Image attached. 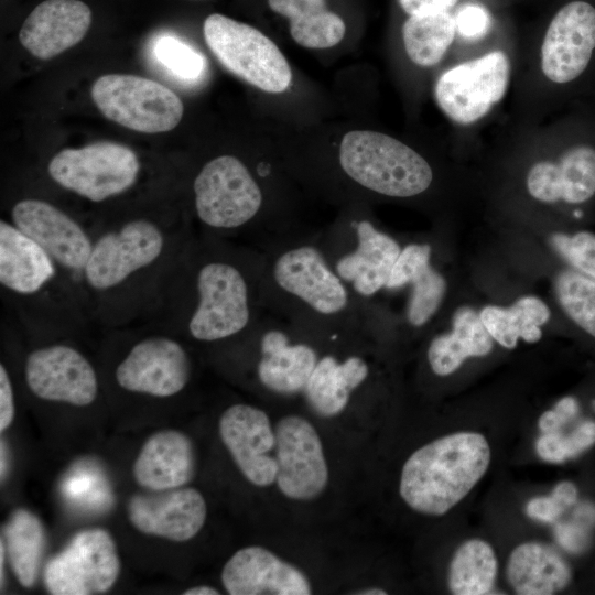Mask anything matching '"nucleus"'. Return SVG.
Returning <instances> with one entry per match:
<instances>
[{"instance_id": "41", "label": "nucleus", "mask_w": 595, "mask_h": 595, "mask_svg": "<svg viewBox=\"0 0 595 595\" xmlns=\"http://www.w3.org/2000/svg\"><path fill=\"white\" fill-rule=\"evenodd\" d=\"M578 413V403L572 397H564L556 402L552 410L541 414L538 426L543 433L559 431Z\"/></svg>"}, {"instance_id": "20", "label": "nucleus", "mask_w": 595, "mask_h": 595, "mask_svg": "<svg viewBox=\"0 0 595 595\" xmlns=\"http://www.w3.org/2000/svg\"><path fill=\"white\" fill-rule=\"evenodd\" d=\"M273 277L279 286L317 313L336 314L348 304V292L342 279L312 246H301L281 255L274 263Z\"/></svg>"}, {"instance_id": "14", "label": "nucleus", "mask_w": 595, "mask_h": 595, "mask_svg": "<svg viewBox=\"0 0 595 595\" xmlns=\"http://www.w3.org/2000/svg\"><path fill=\"white\" fill-rule=\"evenodd\" d=\"M119 574L120 559L112 537L104 529H87L50 559L44 584L53 595L100 594L115 585Z\"/></svg>"}, {"instance_id": "4", "label": "nucleus", "mask_w": 595, "mask_h": 595, "mask_svg": "<svg viewBox=\"0 0 595 595\" xmlns=\"http://www.w3.org/2000/svg\"><path fill=\"white\" fill-rule=\"evenodd\" d=\"M490 459L489 443L478 432L439 437L414 451L403 464L400 496L419 513L445 515L484 477Z\"/></svg>"}, {"instance_id": "27", "label": "nucleus", "mask_w": 595, "mask_h": 595, "mask_svg": "<svg viewBox=\"0 0 595 595\" xmlns=\"http://www.w3.org/2000/svg\"><path fill=\"white\" fill-rule=\"evenodd\" d=\"M493 340L479 313L469 306L459 307L453 315L452 331L431 342L428 349L430 367L437 376L452 375L467 358L488 355Z\"/></svg>"}, {"instance_id": "49", "label": "nucleus", "mask_w": 595, "mask_h": 595, "mask_svg": "<svg viewBox=\"0 0 595 595\" xmlns=\"http://www.w3.org/2000/svg\"><path fill=\"white\" fill-rule=\"evenodd\" d=\"M356 594H359V595H386L387 592L382 588H377V587H370V588H366L361 592H357Z\"/></svg>"}, {"instance_id": "21", "label": "nucleus", "mask_w": 595, "mask_h": 595, "mask_svg": "<svg viewBox=\"0 0 595 595\" xmlns=\"http://www.w3.org/2000/svg\"><path fill=\"white\" fill-rule=\"evenodd\" d=\"M221 582L230 595H310L311 583L299 567L271 551L250 545L225 563Z\"/></svg>"}, {"instance_id": "45", "label": "nucleus", "mask_w": 595, "mask_h": 595, "mask_svg": "<svg viewBox=\"0 0 595 595\" xmlns=\"http://www.w3.org/2000/svg\"><path fill=\"white\" fill-rule=\"evenodd\" d=\"M551 495L565 508H569L576 502L577 488L573 483L564 480L555 485Z\"/></svg>"}, {"instance_id": "2", "label": "nucleus", "mask_w": 595, "mask_h": 595, "mask_svg": "<svg viewBox=\"0 0 595 595\" xmlns=\"http://www.w3.org/2000/svg\"><path fill=\"white\" fill-rule=\"evenodd\" d=\"M250 321V288L244 270L224 256H199L191 238L147 322L196 342L216 343L239 335Z\"/></svg>"}, {"instance_id": "24", "label": "nucleus", "mask_w": 595, "mask_h": 595, "mask_svg": "<svg viewBox=\"0 0 595 595\" xmlns=\"http://www.w3.org/2000/svg\"><path fill=\"white\" fill-rule=\"evenodd\" d=\"M357 247L336 263V273L351 282L357 293L370 296L386 288L401 251L399 244L368 220L356 225Z\"/></svg>"}, {"instance_id": "44", "label": "nucleus", "mask_w": 595, "mask_h": 595, "mask_svg": "<svg viewBox=\"0 0 595 595\" xmlns=\"http://www.w3.org/2000/svg\"><path fill=\"white\" fill-rule=\"evenodd\" d=\"M409 15L450 11L458 0H398Z\"/></svg>"}, {"instance_id": "34", "label": "nucleus", "mask_w": 595, "mask_h": 595, "mask_svg": "<svg viewBox=\"0 0 595 595\" xmlns=\"http://www.w3.org/2000/svg\"><path fill=\"white\" fill-rule=\"evenodd\" d=\"M556 299L565 314L595 337V281L575 271H561L554 281Z\"/></svg>"}, {"instance_id": "23", "label": "nucleus", "mask_w": 595, "mask_h": 595, "mask_svg": "<svg viewBox=\"0 0 595 595\" xmlns=\"http://www.w3.org/2000/svg\"><path fill=\"white\" fill-rule=\"evenodd\" d=\"M195 469L192 440L181 431L162 430L143 443L132 470L136 482L148 490H167L188 484Z\"/></svg>"}, {"instance_id": "22", "label": "nucleus", "mask_w": 595, "mask_h": 595, "mask_svg": "<svg viewBox=\"0 0 595 595\" xmlns=\"http://www.w3.org/2000/svg\"><path fill=\"white\" fill-rule=\"evenodd\" d=\"M91 24L89 7L79 0H45L24 20L20 43L40 60H50L79 43Z\"/></svg>"}, {"instance_id": "46", "label": "nucleus", "mask_w": 595, "mask_h": 595, "mask_svg": "<svg viewBox=\"0 0 595 595\" xmlns=\"http://www.w3.org/2000/svg\"><path fill=\"white\" fill-rule=\"evenodd\" d=\"M220 593L215 587L208 585H199L187 588L183 595H219Z\"/></svg>"}, {"instance_id": "47", "label": "nucleus", "mask_w": 595, "mask_h": 595, "mask_svg": "<svg viewBox=\"0 0 595 595\" xmlns=\"http://www.w3.org/2000/svg\"><path fill=\"white\" fill-rule=\"evenodd\" d=\"M6 553H7L6 552V545H4L3 540L1 539V542H0V584H1V591L3 589V583H4L3 566H4Z\"/></svg>"}, {"instance_id": "15", "label": "nucleus", "mask_w": 595, "mask_h": 595, "mask_svg": "<svg viewBox=\"0 0 595 595\" xmlns=\"http://www.w3.org/2000/svg\"><path fill=\"white\" fill-rule=\"evenodd\" d=\"M595 68V4L571 0L551 19L541 45V69L548 80L575 85Z\"/></svg>"}, {"instance_id": "40", "label": "nucleus", "mask_w": 595, "mask_h": 595, "mask_svg": "<svg viewBox=\"0 0 595 595\" xmlns=\"http://www.w3.org/2000/svg\"><path fill=\"white\" fill-rule=\"evenodd\" d=\"M456 32L465 39H482L490 28V17L485 8L469 3L455 15Z\"/></svg>"}, {"instance_id": "48", "label": "nucleus", "mask_w": 595, "mask_h": 595, "mask_svg": "<svg viewBox=\"0 0 595 595\" xmlns=\"http://www.w3.org/2000/svg\"><path fill=\"white\" fill-rule=\"evenodd\" d=\"M7 448L3 440H1V479H3L7 472Z\"/></svg>"}, {"instance_id": "25", "label": "nucleus", "mask_w": 595, "mask_h": 595, "mask_svg": "<svg viewBox=\"0 0 595 595\" xmlns=\"http://www.w3.org/2000/svg\"><path fill=\"white\" fill-rule=\"evenodd\" d=\"M506 578L519 595H552L564 589L572 580L566 560L541 542L518 544L506 563Z\"/></svg>"}, {"instance_id": "31", "label": "nucleus", "mask_w": 595, "mask_h": 595, "mask_svg": "<svg viewBox=\"0 0 595 595\" xmlns=\"http://www.w3.org/2000/svg\"><path fill=\"white\" fill-rule=\"evenodd\" d=\"M3 534L6 552L15 578L23 587H33L45 544L42 522L30 510L19 508L10 515Z\"/></svg>"}, {"instance_id": "50", "label": "nucleus", "mask_w": 595, "mask_h": 595, "mask_svg": "<svg viewBox=\"0 0 595 595\" xmlns=\"http://www.w3.org/2000/svg\"><path fill=\"white\" fill-rule=\"evenodd\" d=\"M593 409L595 410V400L593 401Z\"/></svg>"}, {"instance_id": "3", "label": "nucleus", "mask_w": 595, "mask_h": 595, "mask_svg": "<svg viewBox=\"0 0 595 595\" xmlns=\"http://www.w3.org/2000/svg\"><path fill=\"white\" fill-rule=\"evenodd\" d=\"M0 288L17 326L34 336L67 337L93 325L56 262L6 218L0 220Z\"/></svg>"}, {"instance_id": "19", "label": "nucleus", "mask_w": 595, "mask_h": 595, "mask_svg": "<svg viewBox=\"0 0 595 595\" xmlns=\"http://www.w3.org/2000/svg\"><path fill=\"white\" fill-rule=\"evenodd\" d=\"M582 133L556 160L533 164L526 178L529 194L542 203L583 205L595 197V141Z\"/></svg>"}, {"instance_id": "39", "label": "nucleus", "mask_w": 595, "mask_h": 595, "mask_svg": "<svg viewBox=\"0 0 595 595\" xmlns=\"http://www.w3.org/2000/svg\"><path fill=\"white\" fill-rule=\"evenodd\" d=\"M431 247L426 244H411L404 247L391 270L386 289H399L410 284L412 279L430 266Z\"/></svg>"}, {"instance_id": "36", "label": "nucleus", "mask_w": 595, "mask_h": 595, "mask_svg": "<svg viewBox=\"0 0 595 595\" xmlns=\"http://www.w3.org/2000/svg\"><path fill=\"white\" fill-rule=\"evenodd\" d=\"M410 284L412 291L407 316L411 325L419 327L437 311L446 291V281L430 264L415 275Z\"/></svg>"}, {"instance_id": "29", "label": "nucleus", "mask_w": 595, "mask_h": 595, "mask_svg": "<svg viewBox=\"0 0 595 595\" xmlns=\"http://www.w3.org/2000/svg\"><path fill=\"white\" fill-rule=\"evenodd\" d=\"M268 4L289 19L291 36L303 47H332L345 35L343 19L327 9L325 0H268Z\"/></svg>"}, {"instance_id": "30", "label": "nucleus", "mask_w": 595, "mask_h": 595, "mask_svg": "<svg viewBox=\"0 0 595 595\" xmlns=\"http://www.w3.org/2000/svg\"><path fill=\"white\" fill-rule=\"evenodd\" d=\"M550 315L548 305L533 295L522 296L509 307L487 305L479 312L491 338L507 349L515 348L519 338L538 342L542 336L541 326Z\"/></svg>"}, {"instance_id": "38", "label": "nucleus", "mask_w": 595, "mask_h": 595, "mask_svg": "<svg viewBox=\"0 0 595 595\" xmlns=\"http://www.w3.org/2000/svg\"><path fill=\"white\" fill-rule=\"evenodd\" d=\"M550 245L573 270L595 281V234L587 230L572 235L554 232Z\"/></svg>"}, {"instance_id": "35", "label": "nucleus", "mask_w": 595, "mask_h": 595, "mask_svg": "<svg viewBox=\"0 0 595 595\" xmlns=\"http://www.w3.org/2000/svg\"><path fill=\"white\" fill-rule=\"evenodd\" d=\"M595 444V421L584 420L569 434L559 431L543 433L536 442L540 458L562 463L574 458Z\"/></svg>"}, {"instance_id": "16", "label": "nucleus", "mask_w": 595, "mask_h": 595, "mask_svg": "<svg viewBox=\"0 0 595 595\" xmlns=\"http://www.w3.org/2000/svg\"><path fill=\"white\" fill-rule=\"evenodd\" d=\"M277 484L292 500L320 496L328 483V468L314 426L298 415L282 418L275 426Z\"/></svg>"}, {"instance_id": "5", "label": "nucleus", "mask_w": 595, "mask_h": 595, "mask_svg": "<svg viewBox=\"0 0 595 595\" xmlns=\"http://www.w3.org/2000/svg\"><path fill=\"white\" fill-rule=\"evenodd\" d=\"M339 163L359 185L391 197L419 195L433 180L421 154L393 137L370 130H354L343 137Z\"/></svg>"}, {"instance_id": "18", "label": "nucleus", "mask_w": 595, "mask_h": 595, "mask_svg": "<svg viewBox=\"0 0 595 595\" xmlns=\"http://www.w3.org/2000/svg\"><path fill=\"white\" fill-rule=\"evenodd\" d=\"M127 515L141 533L184 542L202 530L207 505L203 495L192 487L150 490L129 498Z\"/></svg>"}, {"instance_id": "26", "label": "nucleus", "mask_w": 595, "mask_h": 595, "mask_svg": "<svg viewBox=\"0 0 595 595\" xmlns=\"http://www.w3.org/2000/svg\"><path fill=\"white\" fill-rule=\"evenodd\" d=\"M261 358L257 374L271 391L294 394L305 390L317 364L315 350L305 344L291 345L281 331H269L260 342Z\"/></svg>"}, {"instance_id": "6", "label": "nucleus", "mask_w": 595, "mask_h": 595, "mask_svg": "<svg viewBox=\"0 0 595 595\" xmlns=\"http://www.w3.org/2000/svg\"><path fill=\"white\" fill-rule=\"evenodd\" d=\"M140 172L137 153L112 141L63 149L47 163V175L56 185L94 204L129 192L137 184Z\"/></svg>"}, {"instance_id": "10", "label": "nucleus", "mask_w": 595, "mask_h": 595, "mask_svg": "<svg viewBox=\"0 0 595 595\" xmlns=\"http://www.w3.org/2000/svg\"><path fill=\"white\" fill-rule=\"evenodd\" d=\"M8 220L51 256L84 305L82 279L93 248L91 226L40 197L14 202Z\"/></svg>"}, {"instance_id": "11", "label": "nucleus", "mask_w": 595, "mask_h": 595, "mask_svg": "<svg viewBox=\"0 0 595 595\" xmlns=\"http://www.w3.org/2000/svg\"><path fill=\"white\" fill-rule=\"evenodd\" d=\"M197 219L208 228L232 230L247 225L262 204L261 190L248 167L224 154L206 162L193 182Z\"/></svg>"}, {"instance_id": "17", "label": "nucleus", "mask_w": 595, "mask_h": 595, "mask_svg": "<svg viewBox=\"0 0 595 595\" xmlns=\"http://www.w3.org/2000/svg\"><path fill=\"white\" fill-rule=\"evenodd\" d=\"M220 439L248 482L268 487L277 479L275 433L268 414L250 404L228 407L219 418Z\"/></svg>"}, {"instance_id": "9", "label": "nucleus", "mask_w": 595, "mask_h": 595, "mask_svg": "<svg viewBox=\"0 0 595 595\" xmlns=\"http://www.w3.org/2000/svg\"><path fill=\"white\" fill-rule=\"evenodd\" d=\"M90 95L107 119L138 132L170 131L184 112L183 102L173 90L136 75L100 76L94 82Z\"/></svg>"}, {"instance_id": "7", "label": "nucleus", "mask_w": 595, "mask_h": 595, "mask_svg": "<svg viewBox=\"0 0 595 595\" xmlns=\"http://www.w3.org/2000/svg\"><path fill=\"white\" fill-rule=\"evenodd\" d=\"M203 31L212 53L237 77L267 93H282L290 86L286 58L261 31L219 13L205 19Z\"/></svg>"}, {"instance_id": "32", "label": "nucleus", "mask_w": 595, "mask_h": 595, "mask_svg": "<svg viewBox=\"0 0 595 595\" xmlns=\"http://www.w3.org/2000/svg\"><path fill=\"white\" fill-rule=\"evenodd\" d=\"M498 573L494 548L482 539H468L454 552L447 571V586L454 595L493 593Z\"/></svg>"}, {"instance_id": "13", "label": "nucleus", "mask_w": 595, "mask_h": 595, "mask_svg": "<svg viewBox=\"0 0 595 595\" xmlns=\"http://www.w3.org/2000/svg\"><path fill=\"white\" fill-rule=\"evenodd\" d=\"M509 79L507 54L500 50L491 51L445 71L436 80L434 96L451 120L470 125L502 99Z\"/></svg>"}, {"instance_id": "43", "label": "nucleus", "mask_w": 595, "mask_h": 595, "mask_svg": "<svg viewBox=\"0 0 595 595\" xmlns=\"http://www.w3.org/2000/svg\"><path fill=\"white\" fill-rule=\"evenodd\" d=\"M14 392L11 376L3 361L0 364V432L7 430L14 419Z\"/></svg>"}, {"instance_id": "28", "label": "nucleus", "mask_w": 595, "mask_h": 595, "mask_svg": "<svg viewBox=\"0 0 595 595\" xmlns=\"http://www.w3.org/2000/svg\"><path fill=\"white\" fill-rule=\"evenodd\" d=\"M368 376L364 359L351 356L338 363L325 356L317 364L307 381L305 393L313 410L322 416L339 414L347 405L350 392Z\"/></svg>"}, {"instance_id": "33", "label": "nucleus", "mask_w": 595, "mask_h": 595, "mask_svg": "<svg viewBox=\"0 0 595 595\" xmlns=\"http://www.w3.org/2000/svg\"><path fill=\"white\" fill-rule=\"evenodd\" d=\"M456 33L455 15L450 11L409 15L402 25L405 53L422 67L437 64Z\"/></svg>"}, {"instance_id": "42", "label": "nucleus", "mask_w": 595, "mask_h": 595, "mask_svg": "<svg viewBox=\"0 0 595 595\" xmlns=\"http://www.w3.org/2000/svg\"><path fill=\"white\" fill-rule=\"evenodd\" d=\"M565 509L552 495L534 497L526 505L527 516L544 523L554 522Z\"/></svg>"}, {"instance_id": "37", "label": "nucleus", "mask_w": 595, "mask_h": 595, "mask_svg": "<svg viewBox=\"0 0 595 595\" xmlns=\"http://www.w3.org/2000/svg\"><path fill=\"white\" fill-rule=\"evenodd\" d=\"M153 53L156 60L173 76L190 82L197 80L205 71L204 56L174 36H162L155 42Z\"/></svg>"}, {"instance_id": "1", "label": "nucleus", "mask_w": 595, "mask_h": 595, "mask_svg": "<svg viewBox=\"0 0 595 595\" xmlns=\"http://www.w3.org/2000/svg\"><path fill=\"white\" fill-rule=\"evenodd\" d=\"M91 228L82 279L91 323L112 329L147 322L191 235L172 219L145 214Z\"/></svg>"}, {"instance_id": "12", "label": "nucleus", "mask_w": 595, "mask_h": 595, "mask_svg": "<svg viewBox=\"0 0 595 595\" xmlns=\"http://www.w3.org/2000/svg\"><path fill=\"white\" fill-rule=\"evenodd\" d=\"M29 391L47 402L87 407L99 394L100 382L91 361L66 339H48L32 348L23 363Z\"/></svg>"}, {"instance_id": "8", "label": "nucleus", "mask_w": 595, "mask_h": 595, "mask_svg": "<svg viewBox=\"0 0 595 595\" xmlns=\"http://www.w3.org/2000/svg\"><path fill=\"white\" fill-rule=\"evenodd\" d=\"M136 335L113 369L116 385L126 392L166 399L181 393L192 376L188 351L173 331Z\"/></svg>"}]
</instances>
